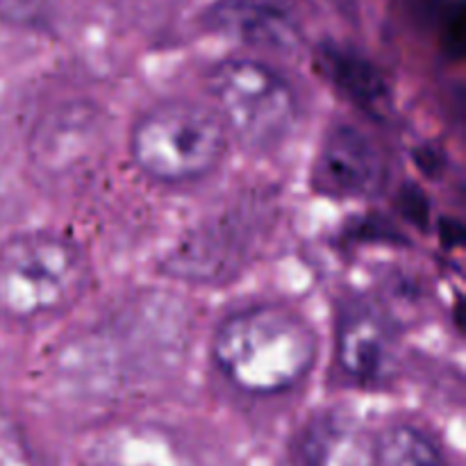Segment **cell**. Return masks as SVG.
Instances as JSON below:
<instances>
[{
  "mask_svg": "<svg viewBox=\"0 0 466 466\" xmlns=\"http://www.w3.org/2000/svg\"><path fill=\"white\" fill-rule=\"evenodd\" d=\"M337 358L353 380H382L394 367V328L376 308H346L337 323Z\"/></svg>",
  "mask_w": 466,
  "mask_h": 466,
  "instance_id": "8992f818",
  "label": "cell"
},
{
  "mask_svg": "<svg viewBox=\"0 0 466 466\" xmlns=\"http://www.w3.org/2000/svg\"><path fill=\"white\" fill-rule=\"evenodd\" d=\"M317 353L312 323L285 303L235 309L212 337L218 373L250 396H278L299 387L314 369Z\"/></svg>",
  "mask_w": 466,
  "mask_h": 466,
  "instance_id": "6da1fadb",
  "label": "cell"
},
{
  "mask_svg": "<svg viewBox=\"0 0 466 466\" xmlns=\"http://www.w3.org/2000/svg\"><path fill=\"white\" fill-rule=\"evenodd\" d=\"M230 135L209 105L164 100L137 118L130 155L150 180L180 185L209 176L226 157Z\"/></svg>",
  "mask_w": 466,
  "mask_h": 466,
  "instance_id": "3957f363",
  "label": "cell"
},
{
  "mask_svg": "<svg viewBox=\"0 0 466 466\" xmlns=\"http://www.w3.org/2000/svg\"><path fill=\"white\" fill-rule=\"evenodd\" d=\"M387 176V162L378 141L353 123H337L323 139L314 182L335 198H364L376 194Z\"/></svg>",
  "mask_w": 466,
  "mask_h": 466,
  "instance_id": "5b68a950",
  "label": "cell"
},
{
  "mask_svg": "<svg viewBox=\"0 0 466 466\" xmlns=\"http://www.w3.org/2000/svg\"><path fill=\"white\" fill-rule=\"evenodd\" d=\"M209 23L258 48L291 50L300 39L291 14L271 0H221L209 9Z\"/></svg>",
  "mask_w": 466,
  "mask_h": 466,
  "instance_id": "ba28073f",
  "label": "cell"
},
{
  "mask_svg": "<svg viewBox=\"0 0 466 466\" xmlns=\"http://www.w3.org/2000/svg\"><path fill=\"white\" fill-rule=\"evenodd\" d=\"M89 262L71 237L27 230L0 244V321L36 326L66 312L86 289Z\"/></svg>",
  "mask_w": 466,
  "mask_h": 466,
  "instance_id": "7a4b0ae2",
  "label": "cell"
},
{
  "mask_svg": "<svg viewBox=\"0 0 466 466\" xmlns=\"http://www.w3.org/2000/svg\"><path fill=\"white\" fill-rule=\"evenodd\" d=\"M296 466H373V435L353 414L321 412L300 431Z\"/></svg>",
  "mask_w": 466,
  "mask_h": 466,
  "instance_id": "52a82bcc",
  "label": "cell"
},
{
  "mask_svg": "<svg viewBox=\"0 0 466 466\" xmlns=\"http://www.w3.org/2000/svg\"><path fill=\"white\" fill-rule=\"evenodd\" d=\"M373 466H449V462L431 432L400 421L373 435Z\"/></svg>",
  "mask_w": 466,
  "mask_h": 466,
  "instance_id": "9c48e42d",
  "label": "cell"
},
{
  "mask_svg": "<svg viewBox=\"0 0 466 466\" xmlns=\"http://www.w3.org/2000/svg\"><path fill=\"white\" fill-rule=\"evenodd\" d=\"M209 107L228 135L250 148L282 144L299 121V98L282 73L259 59L230 57L208 73Z\"/></svg>",
  "mask_w": 466,
  "mask_h": 466,
  "instance_id": "277c9868",
  "label": "cell"
}]
</instances>
